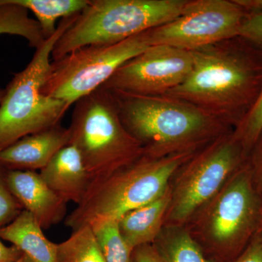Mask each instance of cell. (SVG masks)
<instances>
[{"label": "cell", "mask_w": 262, "mask_h": 262, "mask_svg": "<svg viewBox=\"0 0 262 262\" xmlns=\"http://www.w3.org/2000/svg\"><path fill=\"white\" fill-rule=\"evenodd\" d=\"M228 41L191 52L192 67L187 78L164 96L238 124L261 91L262 54Z\"/></svg>", "instance_id": "obj_1"}, {"label": "cell", "mask_w": 262, "mask_h": 262, "mask_svg": "<svg viewBox=\"0 0 262 262\" xmlns=\"http://www.w3.org/2000/svg\"><path fill=\"white\" fill-rule=\"evenodd\" d=\"M110 91L124 126L151 158L186 152L222 127L220 118L182 100Z\"/></svg>", "instance_id": "obj_2"}, {"label": "cell", "mask_w": 262, "mask_h": 262, "mask_svg": "<svg viewBox=\"0 0 262 262\" xmlns=\"http://www.w3.org/2000/svg\"><path fill=\"white\" fill-rule=\"evenodd\" d=\"M74 105L70 144L80 151L91 179L90 189L144 155L122 124L110 90L101 86Z\"/></svg>", "instance_id": "obj_3"}, {"label": "cell", "mask_w": 262, "mask_h": 262, "mask_svg": "<svg viewBox=\"0 0 262 262\" xmlns=\"http://www.w3.org/2000/svg\"><path fill=\"white\" fill-rule=\"evenodd\" d=\"M188 0H90L57 41L51 58L61 59L92 45L113 44L171 21Z\"/></svg>", "instance_id": "obj_4"}, {"label": "cell", "mask_w": 262, "mask_h": 262, "mask_svg": "<svg viewBox=\"0 0 262 262\" xmlns=\"http://www.w3.org/2000/svg\"><path fill=\"white\" fill-rule=\"evenodd\" d=\"M78 14L62 19L56 33L36 49L29 64L15 74L5 90L0 104V151L25 136L61 124L70 107L43 94L42 89L51 69L53 48Z\"/></svg>", "instance_id": "obj_5"}, {"label": "cell", "mask_w": 262, "mask_h": 262, "mask_svg": "<svg viewBox=\"0 0 262 262\" xmlns=\"http://www.w3.org/2000/svg\"><path fill=\"white\" fill-rule=\"evenodd\" d=\"M189 152L162 158L144 155L134 163L94 186L84 201L65 219L72 231L96 218L118 220L129 211L163 195L169 179Z\"/></svg>", "instance_id": "obj_6"}, {"label": "cell", "mask_w": 262, "mask_h": 262, "mask_svg": "<svg viewBox=\"0 0 262 262\" xmlns=\"http://www.w3.org/2000/svg\"><path fill=\"white\" fill-rule=\"evenodd\" d=\"M150 46L148 30L121 42L81 48L51 62L42 94L61 100L70 108L103 85L122 65Z\"/></svg>", "instance_id": "obj_7"}, {"label": "cell", "mask_w": 262, "mask_h": 262, "mask_svg": "<svg viewBox=\"0 0 262 262\" xmlns=\"http://www.w3.org/2000/svg\"><path fill=\"white\" fill-rule=\"evenodd\" d=\"M248 13L233 0H188L178 18L150 29L151 46L192 52L238 37Z\"/></svg>", "instance_id": "obj_8"}, {"label": "cell", "mask_w": 262, "mask_h": 262, "mask_svg": "<svg viewBox=\"0 0 262 262\" xmlns=\"http://www.w3.org/2000/svg\"><path fill=\"white\" fill-rule=\"evenodd\" d=\"M192 53L167 46H151L116 71L103 87L139 96H162L187 78Z\"/></svg>", "instance_id": "obj_9"}, {"label": "cell", "mask_w": 262, "mask_h": 262, "mask_svg": "<svg viewBox=\"0 0 262 262\" xmlns=\"http://www.w3.org/2000/svg\"><path fill=\"white\" fill-rule=\"evenodd\" d=\"M241 148L232 139L216 141L188 165L171 200V218L186 220L211 199L237 166Z\"/></svg>", "instance_id": "obj_10"}, {"label": "cell", "mask_w": 262, "mask_h": 262, "mask_svg": "<svg viewBox=\"0 0 262 262\" xmlns=\"http://www.w3.org/2000/svg\"><path fill=\"white\" fill-rule=\"evenodd\" d=\"M257 213L251 173L242 170L234 176L217 200L210 220L212 237L223 244L238 241L252 228Z\"/></svg>", "instance_id": "obj_11"}, {"label": "cell", "mask_w": 262, "mask_h": 262, "mask_svg": "<svg viewBox=\"0 0 262 262\" xmlns=\"http://www.w3.org/2000/svg\"><path fill=\"white\" fill-rule=\"evenodd\" d=\"M5 179L23 210L31 213L42 229L58 225L67 218V203L48 187L39 173L6 170Z\"/></svg>", "instance_id": "obj_12"}, {"label": "cell", "mask_w": 262, "mask_h": 262, "mask_svg": "<svg viewBox=\"0 0 262 262\" xmlns=\"http://www.w3.org/2000/svg\"><path fill=\"white\" fill-rule=\"evenodd\" d=\"M70 144L68 127L61 124L25 136L0 151V165L8 170H41Z\"/></svg>", "instance_id": "obj_13"}, {"label": "cell", "mask_w": 262, "mask_h": 262, "mask_svg": "<svg viewBox=\"0 0 262 262\" xmlns=\"http://www.w3.org/2000/svg\"><path fill=\"white\" fill-rule=\"evenodd\" d=\"M39 175L66 203L72 202L77 206L84 201L91 187V179L80 151L72 144L58 151Z\"/></svg>", "instance_id": "obj_14"}, {"label": "cell", "mask_w": 262, "mask_h": 262, "mask_svg": "<svg viewBox=\"0 0 262 262\" xmlns=\"http://www.w3.org/2000/svg\"><path fill=\"white\" fill-rule=\"evenodd\" d=\"M34 216L23 210L9 225L0 228V238L11 243L32 262H58V244L51 242Z\"/></svg>", "instance_id": "obj_15"}, {"label": "cell", "mask_w": 262, "mask_h": 262, "mask_svg": "<svg viewBox=\"0 0 262 262\" xmlns=\"http://www.w3.org/2000/svg\"><path fill=\"white\" fill-rule=\"evenodd\" d=\"M171 202L168 190L163 195L129 211L119 220L120 233L133 251L149 245L159 234L164 213Z\"/></svg>", "instance_id": "obj_16"}, {"label": "cell", "mask_w": 262, "mask_h": 262, "mask_svg": "<svg viewBox=\"0 0 262 262\" xmlns=\"http://www.w3.org/2000/svg\"><path fill=\"white\" fill-rule=\"evenodd\" d=\"M3 2L31 10L37 17L43 36L47 39L56 33L58 19L78 14L88 6L90 0H3Z\"/></svg>", "instance_id": "obj_17"}, {"label": "cell", "mask_w": 262, "mask_h": 262, "mask_svg": "<svg viewBox=\"0 0 262 262\" xmlns=\"http://www.w3.org/2000/svg\"><path fill=\"white\" fill-rule=\"evenodd\" d=\"M90 225L106 262H134V251L120 233L119 221L96 218Z\"/></svg>", "instance_id": "obj_18"}, {"label": "cell", "mask_w": 262, "mask_h": 262, "mask_svg": "<svg viewBox=\"0 0 262 262\" xmlns=\"http://www.w3.org/2000/svg\"><path fill=\"white\" fill-rule=\"evenodd\" d=\"M58 262H106L90 225L72 231L57 247Z\"/></svg>", "instance_id": "obj_19"}, {"label": "cell", "mask_w": 262, "mask_h": 262, "mask_svg": "<svg viewBox=\"0 0 262 262\" xmlns=\"http://www.w3.org/2000/svg\"><path fill=\"white\" fill-rule=\"evenodd\" d=\"M158 251L163 262H211L189 234L181 229L169 231L162 237Z\"/></svg>", "instance_id": "obj_20"}, {"label": "cell", "mask_w": 262, "mask_h": 262, "mask_svg": "<svg viewBox=\"0 0 262 262\" xmlns=\"http://www.w3.org/2000/svg\"><path fill=\"white\" fill-rule=\"evenodd\" d=\"M262 134V87L258 97L237 124V128L233 136L234 140L246 151L256 144Z\"/></svg>", "instance_id": "obj_21"}, {"label": "cell", "mask_w": 262, "mask_h": 262, "mask_svg": "<svg viewBox=\"0 0 262 262\" xmlns=\"http://www.w3.org/2000/svg\"><path fill=\"white\" fill-rule=\"evenodd\" d=\"M5 173L6 170L0 165V228L9 225L23 211L21 206L10 192Z\"/></svg>", "instance_id": "obj_22"}, {"label": "cell", "mask_w": 262, "mask_h": 262, "mask_svg": "<svg viewBox=\"0 0 262 262\" xmlns=\"http://www.w3.org/2000/svg\"><path fill=\"white\" fill-rule=\"evenodd\" d=\"M23 24L16 12L9 8H0V34L20 35ZM5 90H0V104L4 98Z\"/></svg>", "instance_id": "obj_23"}, {"label": "cell", "mask_w": 262, "mask_h": 262, "mask_svg": "<svg viewBox=\"0 0 262 262\" xmlns=\"http://www.w3.org/2000/svg\"><path fill=\"white\" fill-rule=\"evenodd\" d=\"M238 37L258 46H262V13L246 16L239 28Z\"/></svg>", "instance_id": "obj_24"}, {"label": "cell", "mask_w": 262, "mask_h": 262, "mask_svg": "<svg viewBox=\"0 0 262 262\" xmlns=\"http://www.w3.org/2000/svg\"><path fill=\"white\" fill-rule=\"evenodd\" d=\"M134 258L135 262H163L158 249L149 244L136 248Z\"/></svg>", "instance_id": "obj_25"}, {"label": "cell", "mask_w": 262, "mask_h": 262, "mask_svg": "<svg viewBox=\"0 0 262 262\" xmlns=\"http://www.w3.org/2000/svg\"><path fill=\"white\" fill-rule=\"evenodd\" d=\"M236 262H262V241L253 243Z\"/></svg>", "instance_id": "obj_26"}, {"label": "cell", "mask_w": 262, "mask_h": 262, "mask_svg": "<svg viewBox=\"0 0 262 262\" xmlns=\"http://www.w3.org/2000/svg\"><path fill=\"white\" fill-rule=\"evenodd\" d=\"M23 253L14 246H7L0 238V262H14L17 261Z\"/></svg>", "instance_id": "obj_27"}, {"label": "cell", "mask_w": 262, "mask_h": 262, "mask_svg": "<svg viewBox=\"0 0 262 262\" xmlns=\"http://www.w3.org/2000/svg\"><path fill=\"white\" fill-rule=\"evenodd\" d=\"M248 15L262 13V0H233Z\"/></svg>", "instance_id": "obj_28"}, {"label": "cell", "mask_w": 262, "mask_h": 262, "mask_svg": "<svg viewBox=\"0 0 262 262\" xmlns=\"http://www.w3.org/2000/svg\"><path fill=\"white\" fill-rule=\"evenodd\" d=\"M257 146H256L254 157H253V165L256 176L259 178L262 184V139L259 138L257 141Z\"/></svg>", "instance_id": "obj_29"}, {"label": "cell", "mask_w": 262, "mask_h": 262, "mask_svg": "<svg viewBox=\"0 0 262 262\" xmlns=\"http://www.w3.org/2000/svg\"><path fill=\"white\" fill-rule=\"evenodd\" d=\"M14 262H32L31 261L30 259L28 257H27L26 255H22L21 256H20V258H19L17 261H15Z\"/></svg>", "instance_id": "obj_30"}]
</instances>
